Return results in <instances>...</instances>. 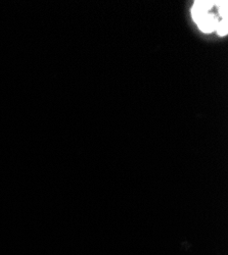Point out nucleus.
I'll list each match as a JSON object with an SVG mask.
<instances>
[{
	"label": "nucleus",
	"instance_id": "1",
	"mask_svg": "<svg viewBox=\"0 0 228 255\" xmlns=\"http://www.w3.org/2000/svg\"><path fill=\"white\" fill-rule=\"evenodd\" d=\"M192 16L204 33L216 31L220 36L227 34V1H196Z\"/></svg>",
	"mask_w": 228,
	"mask_h": 255
}]
</instances>
